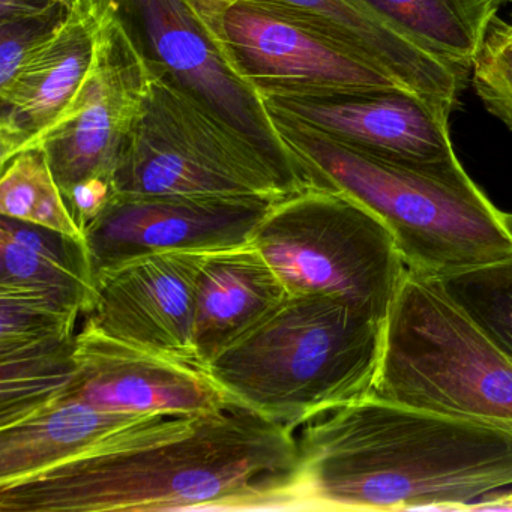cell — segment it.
<instances>
[{"label": "cell", "instance_id": "obj_1", "mask_svg": "<svg viewBox=\"0 0 512 512\" xmlns=\"http://www.w3.org/2000/svg\"><path fill=\"white\" fill-rule=\"evenodd\" d=\"M295 431L230 401L0 484V512L293 509Z\"/></svg>", "mask_w": 512, "mask_h": 512}, {"label": "cell", "instance_id": "obj_2", "mask_svg": "<svg viewBox=\"0 0 512 512\" xmlns=\"http://www.w3.org/2000/svg\"><path fill=\"white\" fill-rule=\"evenodd\" d=\"M293 511H469L512 488V430L367 395L296 437Z\"/></svg>", "mask_w": 512, "mask_h": 512}, {"label": "cell", "instance_id": "obj_3", "mask_svg": "<svg viewBox=\"0 0 512 512\" xmlns=\"http://www.w3.org/2000/svg\"><path fill=\"white\" fill-rule=\"evenodd\" d=\"M271 115L317 187L343 191L373 212L410 271L440 278L512 257L499 209L458 158L422 163L374 154Z\"/></svg>", "mask_w": 512, "mask_h": 512}, {"label": "cell", "instance_id": "obj_4", "mask_svg": "<svg viewBox=\"0 0 512 512\" xmlns=\"http://www.w3.org/2000/svg\"><path fill=\"white\" fill-rule=\"evenodd\" d=\"M385 320L326 295L289 293L208 364L236 403L295 431L367 397Z\"/></svg>", "mask_w": 512, "mask_h": 512}, {"label": "cell", "instance_id": "obj_5", "mask_svg": "<svg viewBox=\"0 0 512 512\" xmlns=\"http://www.w3.org/2000/svg\"><path fill=\"white\" fill-rule=\"evenodd\" d=\"M370 395L512 430V361L445 289L407 269L386 314Z\"/></svg>", "mask_w": 512, "mask_h": 512}, {"label": "cell", "instance_id": "obj_6", "mask_svg": "<svg viewBox=\"0 0 512 512\" xmlns=\"http://www.w3.org/2000/svg\"><path fill=\"white\" fill-rule=\"evenodd\" d=\"M151 70L148 94L113 178L115 194L278 202L308 190L238 130Z\"/></svg>", "mask_w": 512, "mask_h": 512}, {"label": "cell", "instance_id": "obj_7", "mask_svg": "<svg viewBox=\"0 0 512 512\" xmlns=\"http://www.w3.org/2000/svg\"><path fill=\"white\" fill-rule=\"evenodd\" d=\"M250 244L287 292L334 296L383 320L407 271L388 227L334 188H308L278 200Z\"/></svg>", "mask_w": 512, "mask_h": 512}, {"label": "cell", "instance_id": "obj_8", "mask_svg": "<svg viewBox=\"0 0 512 512\" xmlns=\"http://www.w3.org/2000/svg\"><path fill=\"white\" fill-rule=\"evenodd\" d=\"M185 2L230 70L262 100L398 86L269 0Z\"/></svg>", "mask_w": 512, "mask_h": 512}, {"label": "cell", "instance_id": "obj_9", "mask_svg": "<svg viewBox=\"0 0 512 512\" xmlns=\"http://www.w3.org/2000/svg\"><path fill=\"white\" fill-rule=\"evenodd\" d=\"M149 65L262 149L305 187H317L286 145L265 101L230 70L185 0H118Z\"/></svg>", "mask_w": 512, "mask_h": 512}, {"label": "cell", "instance_id": "obj_10", "mask_svg": "<svg viewBox=\"0 0 512 512\" xmlns=\"http://www.w3.org/2000/svg\"><path fill=\"white\" fill-rule=\"evenodd\" d=\"M151 74L148 59L116 7L85 86L37 146L46 155L62 196L95 176L113 181Z\"/></svg>", "mask_w": 512, "mask_h": 512}, {"label": "cell", "instance_id": "obj_11", "mask_svg": "<svg viewBox=\"0 0 512 512\" xmlns=\"http://www.w3.org/2000/svg\"><path fill=\"white\" fill-rule=\"evenodd\" d=\"M274 203L260 197L115 194L83 232L94 275L146 254L211 253L250 244Z\"/></svg>", "mask_w": 512, "mask_h": 512}, {"label": "cell", "instance_id": "obj_12", "mask_svg": "<svg viewBox=\"0 0 512 512\" xmlns=\"http://www.w3.org/2000/svg\"><path fill=\"white\" fill-rule=\"evenodd\" d=\"M202 251L146 254L94 275L86 325L154 352L206 368L194 344Z\"/></svg>", "mask_w": 512, "mask_h": 512}, {"label": "cell", "instance_id": "obj_13", "mask_svg": "<svg viewBox=\"0 0 512 512\" xmlns=\"http://www.w3.org/2000/svg\"><path fill=\"white\" fill-rule=\"evenodd\" d=\"M118 0H70L16 76L0 86V166L59 124L97 61Z\"/></svg>", "mask_w": 512, "mask_h": 512}, {"label": "cell", "instance_id": "obj_14", "mask_svg": "<svg viewBox=\"0 0 512 512\" xmlns=\"http://www.w3.org/2000/svg\"><path fill=\"white\" fill-rule=\"evenodd\" d=\"M74 377L62 398L124 413L194 416L232 398L206 368L116 340L92 326L76 337Z\"/></svg>", "mask_w": 512, "mask_h": 512}, {"label": "cell", "instance_id": "obj_15", "mask_svg": "<svg viewBox=\"0 0 512 512\" xmlns=\"http://www.w3.org/2000/svg\"><path fill=\"white\" fill-rule=\"evenodd\" d=\"M263 101L274 115L374 154L422 163L457 158L449 131L454 109L398 86Z\"/></svg>", "mask_w": 512, "mask_h": 512}, {"label": "cell", "instance_id": "obj_16", "mask_svg": "<svg viewBox=\"0 0 512 512\" xmlns=\"http://www.w3.org/2000/svg\"><path fill=\"white\" fill-rule=\"evenodd\" d=\"M373 65L401 88L454 109L467 71L395 28L364 0H269Z\"/></svg>", "mask_w": 512, "mask_h": 512}, {"label": "cell", "instance_id": "obj_17", "mask_svg": "<svg viewBox=\"0 0 512 512\" xmlns=\"http://www.w3.org/2000/svg\"><path fill=\"white\" fill-rule=\"evenodd\" d=\"M173 416L178 415L109 412L76 398H61L16 424L0 427V484L152 433Z\"/></svg>", "mask_w": 512, "mask_h": 512}, {"label": "cell", "instance_id": "obj_18", "mask_svg": "<svg viewBox=\"0 0 512 512\" xmlns=\"http://www.w3.org/2000/svg\"><path fill=\"white\" fill-rule=\"evenodd\" d=\"M289 295L253 244L206 253L196 286L194 344L208 364Z\"/></svg>", "mask_w": 512, "mask_h": 512}, {"label": "cell", "instance_id": "obj_19", "mask_svg": "<svg viewBox=\"0 0 512 512\" xmlns=\"http://www.w3.org/2000/svg\"><path fill=\"white\" fill-rule=\"evenodd\" d=\"M0 290L49 296L86 314L94 269L85 239L0 215Z\"/></svg>", "mask_w": 512, "mask_h": 512}, {"label": "cell", "instance_id": "obj_20", "mask_svg": "<svg viewBox=\"0 0 512 512\" xmlns=\"http://www.w3.org/2000/svg\"><path fill=\"white\" fill-rule=\"evenodd\" d=\"M395 28L445 59L472 71L496 17L491 0H364Z\"/></svg>", "mask_w": 512, "mask_h": 512}, {"label": "cell", "instance_id": "obj_21", "mask_svg": "<svg viewBox=\"0 0 512 512\" xmlns=\"http://www.w3.org/2000/svg\"><path fill=\"white\" fill-rule=\"evenodd\" d=\"M76 337L0 352V427L16 424L67 394L76 367Z\"/></svg>", "mask_w": 512, "mask_h": 512}, {"label": "cell", "instance_id": "obj_22", "mask_svg": "<svg viewBox=\"0 0 512 512\" xmlns=\"http://www.w3.org/2000/svg\"><path fill=\"white\" fill-rule=\"evenodd\" d=\"M0 215L83 238L41 149H26L2 164Z\"/></svg>", "mask_w": 512, "mask_h": 512}, {"label": "cell", "instance_id": "obj_23", "mask_svg": "<svg viewBox=\"0 0 512 512\" xmlns=\"http://www.w3.org/2000/svg\"><path fill=\"white\" fill-rule=\"evenodd\" d=\"M440 281L512 361V257Z\"/></svg>", "mask_w": 512, "mask_h": 512}, {"label": "cell", "instance_id": "obj_24", "mask_svg": "<svg viewBox=\"0 0 512 512\" xmlns=\"http://www.w3.org/2000/svg\"><path fill=\"white\" fill-rule=\"evenodd\" d=\"M80 314L49 296L0 290V352L76 335Z\"/></svg>", "mask_w": 512, "mask_h": 512}, {"label": "cell", "instance_id": "obj_25", "mask_svg": "<svg viewBox=\"0 0 512 512\" xmlns=\"http://www.w3.org/2000/svg\"><path fill=\"white\" fill-rule=\"evenodd\" d=\"M472 82L487 112L512 131V23L494 17L473 62Z\"/></svg>", "mask_w": 512, "mask_h": 512}, {"label": "cell", "instance_id": "obj_26", "mask_svg": "<svg viewBox=\"0 0 512 512\" xmlns=\"http://www.w3.org/2000/svg\"><path fill=\"white\" fill-rule=\"evenodd\" d=\"M67 7L55 16L0 23V86L16 76L29 53L55 28Z\"/></svg>", "mask_w": 512, "mask_h": 512}, {"label": "cell", "instance_id": "obj_27", "mask_svg": "<svg viewBox=\"0 0 512 512\" xmlns=\"http://www.w3.org/2000/svg\"><path fill=\"white\" fill-rule=\"evenodd\" d=\"M115 196V185L109 178H89L74 185L64 194L65 203L82 233L100 217Z\"/></svg>", "mask_w": 512, "mask_h": 512}, {"label": "cell", "instance_id": "obj_28", "mask_svg": "<svg viewBox=\"0 0 512 512\" xmlns=\"http://www.w3.org/2000/svg\"><path fill=\"white\" fill-rule=\"evenodd\" d=\"M68 4L70 0H0V23L55 16Z\"/></svg>", "mask_w": 512, "mask_h": 512}, {"label": "cell", "instance_id": "obj_29", "mask_svg": "<svg viewBox=\"0 0 512 512\" xmlns=\"http://www.w3.org/2000/svg\"><path fill=\"white\" fill-rule=\"evenodd\" d=\"M500 218H502V224L505 227L506 233L512 239V212L500 211Z\"/></svg>", "mask_w": 512, "mask_h": 512}, {"label": "cell", "instance_id": "obj_30", "mask_svg": "<svg viewBox=\"0 0 512 512\" xmlns=\"http://www.w3.org/2000/svg\"><path fill=\"white\" fill-rule=\"evenodd\" d=\"M491 2H493L494 5H497V7H499V5L506 4L508 0H491Z\"/></svg>", "mask_w": 512, "mask_h": 512}]
</instances>
